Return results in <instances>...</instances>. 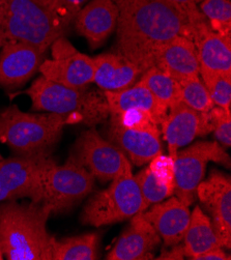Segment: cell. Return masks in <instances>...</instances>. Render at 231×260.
Here are the masks:
<instances>
[{"instance_id":"cell-34","label":"cell","mask_w":231,"mask_h":260,"mask_svg":"<svg viewBox=\"0 0 231 260\" xmlns=\"http://www.w3.org/2000/svg\"><path fill=\"white\" fill-rule=\"evenodd\" d=\"M179 12H182L189 20L191 26L205 17L199 10V4L202 0H166Z\"/></svg>"},{"instance_id":"cell-20","label":"cell","mask_w":231,"mask_h":260,"mask_svg":"<svg viewBox=\"0 0 231 260\" xmlns=\"http://www.w3.org/2000/svg\"><path fill=\"white\" fill-rule=\"evenodd\" d=\"M106 136L137 166L150 162L163 151L160 134L125 128L110 122Z\"/></svg>"},{"instance_id":"cell-30","label":"cell","mask_w":231,"mask_h":260,"mask_svg":"<svg viewBox=\"0 0 231 260\" xmlns=\"http://www.w3.org/2000/svg\"><path fill=\"white\" fill-rule=\"evenodd\" d=\"M109 118L110 122L125 128L160 134L159 122L151 113L144 110L130 109L122 112L110 113Z\"/></svg>"},{"instance_id":"cell-39","label":"cell","mask_w":231,"mask_h":260,"mask_svg":"<svg viewBox=\"0 0 231 260\" xmlns=\"http://www.w3.org/2000/svg\"><path fill=\"white\" fill-rule=\"evenodd\" d=\"M3 259H4V254H3L2 250H0V260H3Z\"/></svg>"},{"instance_id":"cell-10","label":"cell","mask_w":231,"mask_h":260,"mask_svg":"<svg viewBox=\"0 0 231 260\" xmlns=\"http://www.w3.org/2000/svg\"><path fill=\"white\" fill-rule=\"evenodd\" d=\"M69 159L85 167L103 183L112 180L124 166L130 164L125 154L103 138L94 127L83 132L77 139Z\"/></svg>"},{"instance_id":"cell-14","label":"cell","mask_w":231,"mask_h":260,"mask_svg":"<svg viewBox=\"0 0 231 260\" xmlns=\"http://www.w3.org/2000/svg\"><path fill=\"white\" fill-rule=\"evenodd\" d=\"M169 155L174 160L178 149L192 142L197 136L212 133L208 113L198 112L183 102L172 106L161 123Z\"/></svg>"},{"instance_id":"cell-9","label":"cell","mask_w":231,"mask_h":260,"mask_svg":"<svg viewBox=\"0 0 231 260\" xmlns=\"http://www.w3.org/2000/svg\"><path fill=\"white\" fill-rule=\"evenodd\" d=\"M209 162L230 167L229 154L217 142L200 141L176 153L173 193L188 206L196 198L197 187L203 179Z\"/></svg>"},{"instance_id":"cell-36","label":"cell","mask_w":231,"mask_h":260,"mask_svg":"<svg viewBox=\"0 0 231 260\" xmlns=\"http://www.w3.org/2000/svg\"><path fill=\"white\" fill-rule=\"evenodd\" d=\"M174 248L167 252V251H162L161 255L159 256V258L157 259H160V260H164V259H167V260H182L184 259L185 257V254H184V247L183 245L181 244H177L175 246H173Z\"/></svg>"},{"instance_id":"cell-16","label":"cell","mask_w":231,"mask_h":260,"mask_svg":"<svg viewBox=\"0 0 231 260\" xmlns=\"http://www.w3.org/2000/svg\"><path fill=\"white\" fill-rule=\"evenodd\" d=\"M142 215L167 247L181 244L191 219L189 206L176 196L148 207Z\"/></svg>"},{"instance_id":"cell-27","label":"cell","mask_w":231,"mask_h":260,"mask_svg":"<svg viewBox=\"0 0 231 260\" xmlns=\"http://www.w3.org/2000/svg\"><path fill=\"white\" fill-rule=\"evenodd\" d=\"M199 75L213 102L218 107L230 110L231 107V73L214 72L200 69Z\"/></svg>"},{"instance_id":"cell-37","label":"cell","mask_w":231,"mask_h":260,"mask_svg":"<svg viewBox=\"0 0 231 260\" xmlns=\"http://www.w3.org/2000/svg\"><path fill=\"white\" fill-rule=\"evenodd\" d=\"M36 2H38L39 4L43 5L46 8H49V9H51V7H52V0H36Z\"/></svg>"},{"instance_id":"cell-8","label":"cell","mask_w":231,"mask_h":260,"mask_svg":"<svg viewBox=\"0 0 231 260\" xmlns=\"http://www.w3.org/2000/svg\"><path fill=\"white\" fill-rule=\"evenodd\" d=\"M53 162L50 153L0 161V201L28 197L42 203L44 175Z\"/></svg>"},{"instance_id":"cell-38","label":"cell","mask_w":231,"mask_h":260,"mask_svg":"<svg viewBox=\"0 0 231 260\" xmlns=\"http://www.w3.org/2000/svg\"><path fill=\"white\" fill-rule=\"evenodd\" d=\"M7 41H6V39L2 36V35H0V47H3L4 46V44L6 43Z\"/></svg>"},{"instance_id":"cell-22","label":"cell","mask_w":231,"mask_h":260,"mask_svg":"<svg viewBox=\"0 0 231 260\" xmlns=\"http://www.w3.org/2000/svg\"><path fill=\"white\" fill-rule=\"evenodd\" d=\"M109 113H117L130 109H139L151 113L159 124L166 118L168 111L157 102L153 95L143 85L136 82L131 87L120 91L104 92Z\"/></svg>"},{"instance_id":"cell-26","label":"cell","mask_w":231,"mask_h":260,"mask_svg":"<svg viewBox=\"0 0 231 260\" xmlns=\"http://www.w3.org/2000/svg\"><path fill=\"white\" fill-rule=\"evenodd\" d=\"M199 10L215 32L231 38L230 0H202L199 4Z\"/></svg>"},{"instance_id":"cell-6","label":"cell","mask_w":231,"mask_h":260,"mask_svg":"<svg viewBox=\"0 0 231 260\" xmlns=\"http://www.w3.org/2000/svg\"><path fill=\"white\" fill-rule=\"evenodd\" d=\"M111 181L106 190L94 194L87 201L80 216L82 224L101 227L127 220L141 213L142 195L131 164L124 166Z\"/></svg>"},{"instance_id":"cell-2","label":"cell","mask_w":231,"mask_h":260,"mask_svg":"<svg viewBox=\"0 0 231 260\" xmlns=\"http://www.w3.org/2000/svg\"><path fill=\"white\" fill-rule=\"evenodd\" d=\"M51 212L42 203L0 205V250L9 260H52L54 237L47 231Z\"/></svg>"},{"instance_id":"cell-4","label":"cell","mask_w":231,"mask_h":260,"mask_svg":"<svg viewBox=\"0 0 231 260\" xmlns=\"http://www.w3.org/2000/svg\"><path fill=\"white\" fill-rule=\"evenodd\" d=\"M68 26L49 8L36 0H0V35L47 51L64 37Z\"/></svg>"},{"instance_id":"cell-11","label":"cell","mask_w":231,"mask_h":260,"mask_svg":"<svg viewBox=\"0 0 231 260\" xmlns=\"http://www.w3.org/2000/svg\"><path fill=\"white\" fill-rule=\"evenodd\" d=\"M51 50L52 59H45L39 69L45 78L74 88L86 87L93 82L92 57L80 53L64 37L51 45Z\"/></svg>"},{"instance_id":"cell-25","label":"cell","mask_w":231,"mask_h":260,"mask_svg":"<svg viewBox=\"0 0 231 260\" xmlns=\"http://www.w3.org/2000/svg\"><path fill=\"white\" fill-rule=\"evenodd\" d=\"M100 237L88 233L52 243V260H95L98 257Z\"/></svg>"},{"instance_id":"cell-5","label":"cell","mask_w":231,"mask_h":260,"mask_svg":"<svg viewBox=\"0 0 231 260\" xmlns=\"http://www.w3.org/2000/svg\"><path fill=\"white\" fill-rule=\"evenodd\" d=\"M25 93L31 99V109L36 111L70 115L89 126L109 118L105 94L85 87H69L42 76Z\"/></svg>"},{"instance_id":"cell-21","label":"cell","mask_w":231,"mask_h":260,"mask_svg":"<svg viewBox=\"0 0 231 260\" xmlns=\"http://www.w3.org/2000/svg\"><path fill=\"white\" fill-rule=\"evenodd\" d=\"M93 82L105 91H120L134 85L142 71L118 53H105L92 57Z\"/></svg>"},{"instance_id":"cell-28","label":"cell","mask_w":231,"mask_h":260,"mask_svg":"<svg viewBox=\"0 0 231 260\" xmlns=\"http://www.w3.org/2000/svg\"><path fill=\"white\" fill-rule=\"evenodd\" d=\"M179 85L182 102L188 107L201 113H208L215 107V104L199 76L188 78L179 82Z\"/></svg>"},{"instance_id":"cell-18","label":"cell","mask_w":231,"mask_h":260,"mask_svg":"<svg viewBox=\"0 0 231 260\" xmlns=\"http://www.w3.org/2000/svg\"><path fill=\"white\" fill-rule=\"evenodd\" d=\"M192 41L200 69L231 73V38L215 32L207 18L192 25Z\"/></svg>"},{"instance_id":"cell-19","label":"cell","mask_w":231,"mask_h":260,"mask_svg":"<svg viewBox=\"0 0 231 260\" xmlns=\"http://www.w3.org/2000/svg\"><path fill=\"white\" fill-rule=\"evenodd\" d=\"M153 67L166 72L177 82L199 76L200 64L193 41L183 36L175 37L157 51Z\"/></svg>"},{"instance_id":"cell-24","label":"cell","mask_w":231,"mask_h":260,"mask_svg":"<svg viewBox=\"0 0 231 260\" xmlns=\"http://www.w3.org/2000/svg\"><path fill=\"white\" fill-rule=\"evenodd\" d=\"M138 83L147 88L166 111L177 103L182 102L179 82L158 68L153 67L144 71L140 76Z\"/></svg>"},{"instance_id":"cell-3","label":"cell","mask_w":231,"mask_h":260,"mask_svg":"<svg viewBox=\"0 0 231 260\" xmlns=\"http://www.w3.org/2000/svg\"><path fill=\"white\" fill-rule=\"evenodd\" d=\"M76 122L79 121L70 115L30 114L13 105L0 112V142L22 157L50 153L64 125Z\"/></svg>"},{"instance_id":"cell-29","label":"cell","mask_w":231,"mask_h":260,"mask_svg":"<svg viewBox=\"0 0 231 260\" xmlns=\"http://www.w3.org/2000/svg\"><path fill=\"white\" fill-rule=\"evenodd\" d=\"M142 195L141 213L146 211L152 204L159 203L173 194V191L162 185L147 168L134 176Z\"/></svg>"},{"instance_id":"cell-7","label":"cell","mask_w":231,"mask_h":260,"mask_svg":"<svg viewBox=\"0 0 231 260\" xmlns=\"http://www.w3.org/2000/svg\"><path fill=\"white\" fill-rule=\"evenodd\" d=\"M94 177L83 166L69 159L63 165L54 161L46 170L43 181V201L51 214L68 212L89 195Z\"/></svg>"},{"instance_id":"cell-15","label":"cell","mask_w":231,"mask_h":260,"mask_svg":"<svg viewBox=\"0 0 231 260\" xmlns=\"http://www.w3.org/2000/svg\"><path fill=\"white\" fill-rule=\"evenodd\" d=\"M161 244V238L142 213L132 217V222L107 255L108 260L152 259Z\"/></svg>"},{"instance_id":"cell-33","label":"cell","mask_w":231,"mask_h":260,"mask_svg":"<svg viewBox=\"0 0 231 260\" xmlns=\"http://www.w3.org/2000/svg\"><path fill=\"white\" fill-rule=\"evenodd\" d=\"M89 0H52V11L68 26Z\"/></svg>"},{"instance_id":"cell-13","label":"cell","mask_w":231,"mask_h":260,"mask_svg":"<svg viewBox=\"0 0 231 260\" xmlns=\"http://www.w3.org/2000/svg\"><path fill=\"white\" fill-rule=\"evenodd\" d=\"M45 53L30 44L7 41L0 52V86L11 89L24 85L39 71Z\"/></svg>"},{"instance_id":"cell-35","label":"cell","mask_w":231,"mask_h":260,"mask_svg":"<svg viewBox=\"0 0 231 260\" xmlns=\"http://www.w3.org/2000/svg\"><path fill=\"white\" fill-rule=\"evenodd\" d=\"M227 259H230V258L223 251L222 247L213 248L207 252L200 254L195 258V260H227Z\"/></svg>"},{"instance_id":"cell-23","label":"cell","mask_w":231,"mask_h":260,"mask_svg":"<svg viewBox=\"0 0 231 260\" xmlns=\"http://www.w3.org/2000/svg\"><path fill=\"white\" fill-rule=\"evenodd\" d=\"M183 241L185 256L193 260L213 248H223L210 217L205 215L199 206H196L191 214L190 223Z\"/></svg>"},{"instance_id":"cell-12","label":"cell","mask_w":231,"mask_h":260,"mask_svg":"<svg viewBox=\"0 0 231 260\" xmlns=\"http://www.w3.org/2000/svg\"><path fill=\"white\" fill-rule=\"evenodd\" d=\"M196 196L211 215V222L223 247H231V180L219 171L198 185Z\"/></svg>"},{"instance_id":"cell-32","label":"cell","mask_w":231,"mask_h":260,"mask_svg":"<svg viewBox=\"0 0 231 260\" xmlns=\"http://www.w3.org/2000/svg\"><path fill=\"white\" fill-rule=\"evenodd\" d=\"M148 169L160 183L174 191V160L170 155H157L149 162Z\"/></svg>"},{"instance_id":"cell-17","label":"cell","mask_w":231,"mask_h":260,"mask_svg":"<svg viewBox=\"0 0 231 260\" xmlns=\"http://www.w3.org/2000/svg\"><path fill=\"white\" fill-rule=\"evenodd\" d=\"M117 18L113 0H91L76 15L75 28L91 48H97L115 30Z\"/></svg>"},{"instance_id":"cell-31","label":"cell","mask_w":231,"mask_h":260,"mask_svg":"<svg viewBox=\"0 0 231 260\" xmlns=\"http://www.w3.org/2000/svg\"><path fill=\"white\" fill-rule=\"evenodd\" d=\"M209 118L214 132L219 142L229 147L231 145V112L228 109L215 106L209 112Z\"/></svg>"},{"instance_id":"cell-1","label":"cell","mask_w":231,"mask_h":260,"mask_svg":"<svg viewBox=\"0 0 231 260\" xmlns=\"http://www.w3.org/2000/svg\"><path fill=\"white\" fill-rule=\"evenodd\" d=\"M118 10L117 53L142 72L153 67L157 51L175 37L192 40L187 17L166 0H113Z\"/></svg>"}]
</instances>
